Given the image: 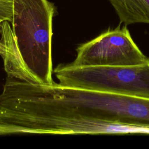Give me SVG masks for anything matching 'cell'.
Returning a JSON list of instances; mask_svg holds the SVG:
<instances>
[{"label":"cell","mask_w":149,"mask_h":149,"mask_svg":"<svg viewBox=\"0 0 149 149\" xmlns=\"http://www.w3.org/2000/svg\"><path fill=\"white\" fill-rule=\"evenodd\" d=\"M54 5L48 0H12L11 27L3 33L16 62L7 75L53 85L52 60Z\"/></svg>","instance_id":"1"},{"label":"cell","mask_w":149,"mask_h":149,"mask_svg":"<svg viewBox=\"0 0 149 149\" xmlns=\"http://www.w3.org/2000/svg\"><path fill=\"white\" fill-rule=\"evenodd\" d=\"M53 73L61 86L149 98V61L115 66L60 64Z\"/></svg>","instance_id":"2"},{"label":"cell","mask_w":149,"mask_h":149,"mask_svg":"<svg viewBox=\"0 0 149 149\" xmlns=\"http://www.w3.org/2000/svg\"><path fill=\"white\" fill-rule=\"evenodd\" d=\"M64 102L74 115L149 125V98L70 87Z\"/></svg>","instance_id":"3"},{"label":"cell","mask_w":149,"mask_h":149,"mask_svg":"<svg viewBox=\"0 0 149 149\" xmlns=\"http://www.w3.org/2000/svg\"><path fill=\"white\" fill-rule=\"evenodd\" d=\"M74 66H129L147 62L126 25L106 30L76 49Z\"/></svg>","instance_id":"4"},{"label":"cell","mask_w":149,"mask_h":149,"mask_svg":"<svg viewBox=\"0 0 149 149\" xmlns=\"http://www.w3.org/2000/svg\"><path fill=\"white\" fill-rule=\"evenodd\" d=\"M125 25L149 24V0H108Z\"/></svg>","instance_id":"5"},{"label":"cell","mask_w":149,"mask_h":149,"mask_svg":"<svg viewBox=\"0 0 149 149\" xmlns=\"http://www.w3.org/2000/svg\"><path fill=\"white\" fill-rule=\"evenodd\" d=\"M12 16V0H0V20L10 23Z\"/></svg>","instance_id":"6"},{"label":"cell","mask_w":149,"mask_h":149,"mask_svg":"<svg viewBox=\"0 0 149 149\" xmlns=\"http://www.w3.org/2000/svg\"><path fill=\"white\" fill-rule=\"evenodd\" d=\"M8 53V49L7 47L4 42L2 41V40L0 38V55L2 56V59H4Z\"/></svg>","instance_id":"7"},{"label":"cell","mask_w":149,"mask_h":149,"mask_svg":"<svg viewBox=\"0 0 149 149\" xmlns=\"http://www.w3.org/2000/svg\"><path fill=\"white\" fill-rule=\"evenodd\" d=\"M2 30V21L0 20V36L1 34Z\"/></svg>","instance_id":"8"}]
</instances>
